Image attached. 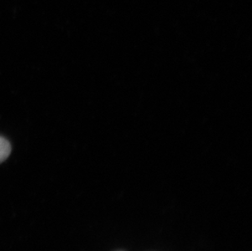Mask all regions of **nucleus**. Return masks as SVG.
<instances>
[{"instance_id": "1", "label": "nucleus", "mask_w": 252, "mask_h": 251, "mask_svg": "<svg viewBox=\"0 0 252 251\" xmlns=\"http://www.w3.org/2000/svg\"><path fill=\"white\" fill-rule=\"evenodd\" d=\"M11 154V145L4 138L0 136V163L4 161Z\"/></svg>"}]
</instances>
